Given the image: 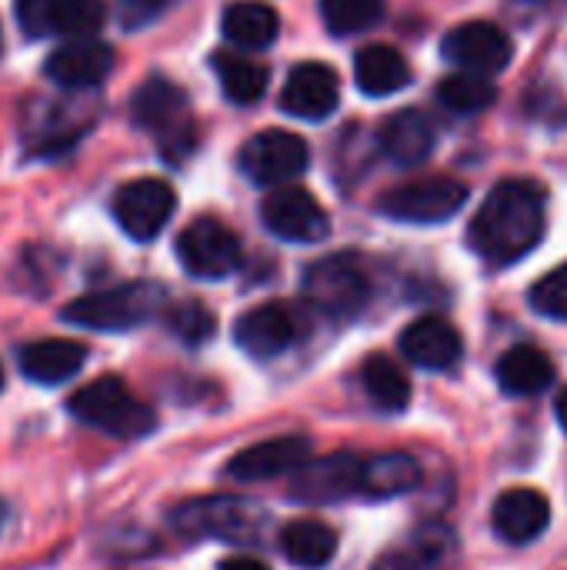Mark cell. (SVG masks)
<instances>
[{
    "mask_svg": "<svg viewBox=\"0 0 567 570\" xmlns=\"http://www.w3.org/2000/svg\"><path fill=\"white\" fill-rule=\"evenodd\" d=\"M545 204L548 197L541 184L525 180V177L501 180L485 197L481 210L475 214L468 227V240L475 254L495 267L528 257L545 237V224H548Z\"/></svg>",
    "mask_w": 567,
    "mask_h": 570,
    "instance_id": "cell-1",
    "label": "cell"
},
{
    "mask_svg": "<svg viewBox=\"0 0 567 570\" xmlns=\"http://www.w3.org/2000/svg\"><path fill=\"white\" fill-rule=\"evenodd\" d=\"M67 411L80 424H87L100 434H110L117 441H137L157 428L154 411L144 401H137L120 377H110V374L74 391L67 401Z\"/></svg>",
    "mask_w": 567,
    "mask_h": 570,
    "instance_id": "cell-2",
    "label": "cell"
},
{
    "mask_svg": "<svg viewBox=\"0 0 567 570\" xmlns=\"http://www.w3.org/2000/svg\"><path fill=\"white\" fill-rule=\"evenodd\" d=\"M167 294L160 284L154 281H130L110 291H97V294H84L77 301H70L60 317L74 327H87V331H134L140 324H147L154 314H160Z\"/></svg>",
    "mask_w": 567,
    "mask_h": 570,
    "instance_id": "cell-3",
    "label": "cell"
},
{
    "mask_svg": "<svg viewBox=\"0 0 567 570\" xmlns=\"http://www.w3.org/2000/svg\"><path fill=\"white\" fill-rule=\"evenodd\" d=\"M267 514L254 501L237 498H201L187 501L170 514V524L184 538H221L234 544H254L267 531Z\"/></svg>",
    "mask_w": 567,
    "mask_h": 570,
    "instance_id": "cell-4",
    "label": "cell"
},
{
    "mask_svg": "<svg viewBox=\"0 0 567 570\" xmlns=\"http://www.w3.org/2000/svg\"><path fill=\"white\" fill-rule=\"evenodd\" d=\"M130 117L137 127L150 130L160 137V147L167 157H184L194 147V127L187 117V94L164 80V77H150L144 80L134 97H130Z\"/></svg>",
    "mask_w": 567,
    "mask_h": 570,
    "instance_id": "cell-5",
    "label": "cell"
},
{
    "mask_svg": "<svg viewBox=\"0 0 567 570\" xmlns=\"http://www.w3.org/2000/svg\"><path fill=\"white\" fill-rule=\"evenodd\" d=\"M468 200V187L448 174L418 177L394 184L378 197V210L391 220L404 224H444L451 220Z\"/></svg>",
    "mask_w": 567,
    "mask_h": 570,
    "instance_id": "cell-6",
    "label": "cell"
},
{
    "mask_svg": "<svg viewBox=\"0 0 567 570\" xmlns=\"http://www.w3.org/2000/svg\"><path fill=\"white\" fill-rule=\"evenodd\" d=\"M307 301L328 317H354L371 301V281L351 254H331L307 267L304 274Z\"/></svg>",
    "mask_w": 567,
    "mask_h": 570,
    "instance_id": "cell-7",
    "label": "cell"
},
{
    "mask_svg": "<svg viewBox=\"0 0 567 570\" xmlns=\"http://www.w3.org/2000/svg\"><path fill=\"white\" fill-rule=\"evenodd\" d=\"M177 261L197 281H221L241 267L244 250L237 234L224 220L197 217L177 234Z\"/></svg>",
    "mask_w": 567,
    "mask_h": 570,
    "instance_id": "cell-8",
    "label": "cell"
},
{
    "mask_svg": "<svg viewBox=\"0 0 567 570\" xmlns=\"http://www.w3.org/2000/svg\"><path fill=\"white\" fill-rule=\"evenodd\" d=\"M261 217L264 227L287 244H317L331 234V217L321 200L294 184L271 187V194L261 200Z\"/></svg>",
    "mask_w": 567,
    "mask_h": 570,
    "instance_id": "cell-9",
    "label": "cell"
},
{
    "mask_svg": "<svg viewBox=\"0 0 567 570\" xmlns=\"http://www.w3.org/2000/svg\"><path fill=\"white\" fill-rule=\"evenodd\" d=\"M311 150L291 130H261L241 150V170L257 187H281L307 170Z\"/></svg>",
    "mask_w": 567,
    "mask_h": 570,
    "instance_id": "cell-10",
    "label": "cell"
},
{
    "mask_svg": "<svg viewBox=\"0 0 567 570\" xmlns=\"http://www.w3.org/2000/svg\"><path fill=\"white\" fill-rule=\"evenodd\" d=\"M174 207H177V197H174L170 184L157 180V177H140V180L124 184L114 194V204H110L114 220L120 224V230L127 237L140 240V244L154 240L167 227Z\"/></svg>",
    "mask_w": 567,
    "mask_h": 570,
    "instance_id": "cell-11",
    "label": "cell"
},
{
    "mask_svg": "<svg viewBox=\"0 0 567 570\" xmlns=\"http://www.w3.org/2000/svg\"><path fill=\"white\" fill-rule=\"evenodd\" d=\"M17 23L27 37H90L107 10L100 0H13Z\"/></svg>",
    "mask_w": 567,
    "mask_h": 570,
    "instance_id": "cell-12",
    "label": "cell"
},
{
    "mask_svg": "<svg viewBox=\"0 0 567 570\" xmlns=\"http://www.w3.org/2000/svg\"><path fill=\"white\" fill-rule=\"evenodd\" d=\"M361 474H364V461L348 451H338L297 468L291 494L304 504H338L361 494Z\"/></svg>",
    "mask_w": 567,
    "mask_h": 570,
    "instance_id": "cell-13",
    "label": "cell"
},
{
    "mask_svg": "<svg viewBox=\"0 0 567 570\" xmlns=\"http://www.w3.org/2000/svg\"><path fill=\"white\" fill-rule=\"evenodd\" d=\"M441 53L458 63L461 70L471 73H498L511 63V40L498 23L488 20H468L461 27H454L444 40H441Z\"/></svg>",
    "mask_w": 567,
    "mask_h": 570,
    "instance_id": "cell-14",
    "label": "cell"
},
{
    "mask_svg": "<svg viewBox=\"0 0 567 570\" xmlns=\"http://www.w3.org/2000/svg\"><path fill=\"white\" fill-rule=\"evenodd\" d=\"M110 70H114V50L94 37H74V40L60 43L43 63L47 80H53L63 90L97 87Z\"/></svg>",
    "mask_w": 567,
    "mask_h": 570,
    "instance_id": "cell-15",
    "label": "cell"
},
{
    "mask_svg": "<svg viewBox=\"0 0 567 570\" xmlns=\"http://www.w3.org/2000/svg\"><path fill=\"white\" fill-rule=\"evenodd\" d=\"M341 100L338 73L328 63H297L281 90V107L301 120H324Z\"/></svg>",
    "mask_w": 567,
    "mask_h": 570,
    "instance_id": "cell-16",
    "label": "cell"
},
{
    "mask_svg": "<svg viewBox=\"0 0 567 570\" xmlns=\"http://www.w3.org/2000/svg\"><path fill=\"white\" fill-rule=\"evenodd\" d=\"M548 521H551V504L541 491L535 488H515V491H505L498 501H495V511H491V524H495V534L505 541V544H531L538 541L545 531H548Z\"/></svg>",
    "mask_w": 567,
    "mask_h": 570,
    "instance_id": "cell-17",
    "label": "cell"
},
{
    "mask_svg": "<svg viewBox=\"0 0 567 570\" xmlns=\"http://www.w3.org/2000/svg\"><path fill=\"white\" fill-rule=\"evenodd\" d=\"M294 337H297V321L284 304H261L247 311L234 327L237 347L254 361H271L284 354L294 344Z\"/></svg>",
    "mask_w": 567,
    "mask_h": 570,
    "instance_id": "cell-18",
    "label": "cell"
},
{
    "mask_svg": "<svg viewBox=\"0 0 567 570\" xmlns=\"http://www.w3.org/2000/svg\"><path fill=\"white\" fill-rule=\"evenodd\" d=\"M311 458V444L304 438H274V441H261L241 454L231 458L227 474L234 481H271V478H284L294 474L297 468H304Z\"/></svg>",
    "mask_w": 567,
    "mask_h": 570,
    "instance_id": "cell-19",
    "label": "cell"
},
{
    "mask_svg": "<svg viewBox=\"0 0 567 570\" xmlns=\"http://www.w3.org/2000/svg\"><path fill=\"white\" fill-rule=\"evenodd\" d=\"M381 154L398 167H421L434 154V124L421 110H398L378 130Z\"/></svg>",
    "mask_w": 567,
    "mask_h": 570,
    "instance_id": "cell-20",
    "label": "cell"
},
{
    "mask_svg": "<svg viewBox=\"0 0 567 570\" xmlns=\"http://www.w3.org/2000/svg\"><path fill=\"white\" fill-rule=\"evenodd\" d=\"M401 351L414 367L448 371L461 361L465 344H461V334L454 331V324H448L444 317H418L411 327H404Z\"/></svg>",
    "mask_w": 567,
    "mask_h": 570,
    "instance_id": "cell-21",
    "label": "cell"
},
{
    "mask_svg": "<svg viewBox=\"0 0 567 570\" xmlns=\"http://www.w3.org/2000/svg\"><path fill=\"white\" fill-rule=\"evenodd\" d=\"M87 361V347L67 337H47V341H33L23 344L17 354L20 374L33 384L43 387H57L63 381H70Z\"/></svg>",
    "mask_w": 567,
    "mask_h": 570,
    "instance_id": "cell-22",
    "label": "cell"
},
{
    "mask_svg": "<svg viewBox=\"0 0 567 570\" xmlns=\"http://www.w3.org/2000/svg\"><path fill=\"white\" fill-rule=\"evenodd\" d=\"M555 374H558L555 361L541 347H531V344L511 347L495 367L498 387L505 394H511V397H538V394H545L555 384Z\"/></svg>",
    "mask_w": 567,
    "mask_h": 570,
    "instance_id": "cell-23",
    "label": "cell"
},
{
    "mask_svg": "<svg viewBox=\"0 0 567 570\" xmlns=\"http://www.w3.org/2000/svg\"><path fill=\"white\" fill-rule=\"evenodd\" d=\"M354 77H358V87L368 97H391V94H398V90H404L411 83V67H408L404 53H398L394 47L371 43V47L358 50Z\"/></svg>",
    "mask_w": 567,
    "mask_h": 570,
    "instance_id": "cell-24",
    "label": "cell"
},
{
    "mask_svg": "<svg viewBox=\"0 0 567 570\" xmlns=\"http://www.w3.org/2000/svg\"><path fill=\"white\" fill-rule=\"evenodd\" d=\"M224 37L231 43H237L241 50H264L277 40V30H281V17L274 7L267 3H257V0H241V3H231L224 10Z\"/></svg>",
    "mask_w": 567,
    "mask_h": 570,
    "instance_id": "cell-25",
    "label": "cell"
},
{
    "mask_svg": "<svg viewBox=\"0 0 567 570\" xmlns=\"http://www.w3.org/2000/svg\"><path fill=\"white\" fill-rule=\"evenodd\" d=\"M421 484V464L404 451H388L364 461L361 494L368 498H401Z\"/></svg>",
    "mask_w": 567,
    "mask_h": 570,
    "instance_id": "cell-26",
    "label": "cell"
},
{
    "mask_svg": "<svg viewBox=\"0 0 567 570\" xmlns=\"http://www.w3.org/2000/svg\"><path fill=\"white\" fill-rule=\"evenodd\" d=\"M281 548L294 568L321 570L338 554V534L324 521H291L281 531Z\"/></svg>",
    "mask_w": 567,
    "mask_h": 570,
    "instance_id": "cell-27",
    "label": "cell"
},
{
    "mask_svg": "<svg viewBox=\"0 0 567 570\" xmlns=\"http://www.w3.org/2000/svg\"><path fill=\"white\" fill-rule=\"evenodd\" d=\"M361 384H364L371 404L388 414H398L411 404V381H408L404 367L398 361H391L388 354H371L364 361Z\"/></svg>",
    "mask_w": 567,
    "mask_h": 570,
    "instance_id": "cell-28",
    "label": "cell"
},
{
    "mask_svg": "<svg viewBox=\"0 0 567 570\" xmlns=\"http://www.w3.org/2000/svg\"><path fill=\"white\" fill-rule=\"evenodd\" d=\"M214 70H217V80L224 87V97L234 100V104H254L264 97L267 90V67L261 60H251L244 53H217L214 57Z\"/></svg>",
    "mask_w": 567,
    "mask_h": 570,
    "instance_id": "cell-29",
    "label": "cell"
},
{
    "mask_svg": "<svg viewBox=\"0 0 567 570\" xmlns=\"http://www.w3.org/2000/svg\"><path fill=\"white\" fill-rule=\"evenodd\" d=\"M495 97H498L495 80H488L485 73H471V70H458L451 77H444L438 87V100L451 114H461V117H475V114L488 110L495 104Z\"/></svg>",
    "mask_w": 567,
    "mask_h": 570,
    "instance_id": "cell-30",
    "label": "cell"
},
{
    "mask_svg": "<svg viewBox=\"0 0 567 570\" xmlns=\"http://www.w3.org/2000/svg\"><path fill=\"white\" fill-rule=\"evenodd\" d=\"M63 104H47V110L37 117V124H30L27 130V147L33 154H57V150H67L84 130H87V120H74L70 114L60 110Z\"/></svg>",
    "mask_w": 567,
    "mask_h": 570,
    "instance_id": "cell-31",
    "label": "cell"
},
{
    "mask_svg": "<svg viewBox=\"0 0 567 570\" xmlns=\"http://www.w3.org/2000/svg\"><path fill=\"white\" fill-rule=\"evenodd\" d=\"M384 13V0H321V17L334 37H351L374 27Z\"/></svg>",
    "mask_w": 567,
    "mask_h": 570,
    "instance_id": "cell-32",
    "label": "cell"
},
{
    "mask_svg": "<svg viewBox=\"0 0 567 570\" xmlns=\"http://www.w3.org/2000/svg\"><path fill=\"white\" fill-rule=\"evenodd\" d=\"M167 327L174 331L177 341H184L190 347H201V344H207L214 337L217 321L201 301H184V304L167 311Z\"/></svg>",
    "mask_w": 567,
    "mask_h": 570,
    "instance_id": "cell-33",
    "label": "cell"
},
{
    "mask_svg": "<svg viewBox=\"0 0 567 570\" xmlns=\"http://www.w3.org/2000/svg\"><path fill=\"white\" fill-rule=\"evenodd\" d=\"M531 307L541 317L551 321H567V264L555 267L531 287Z\"/></svg>",
    "mask_w": 567,
    "mask_h": 570,
    "instance_id": "cell-34",
    "label": "cell"
},
{
    "mask_svg": "<svg viewBox=\"0 0 567 570\" xmlns=\"http://www.w3.org/2000/svg\"><path fill=\"white\" fill-rule=\"evenodd\" d=\"M428 564V554L424 551H414V548H398V551H388L374 570H424Z\"/></svg>",
    "mask_w": 567,
    "mask_h": 570,
    "instance_id": "cell-35",
    "label": "cell"
},
{
    "mask_svg": "<svg viewBox=\"0 0 567 570\" xmlns=\"http://www.w3.org/2000/svg\"><path fill=\"white\" fill-rule=\"evenodd\" d=\"M221 570H271L264 561H257V558H227L224 564H221Z\"/></svg>",
    "mask_w": 567,
    "mask_h": 570,
    "instance_id": "cell-36",
    "label": "cell"
},
{
    "mask_svg": "<svg viewBox=\"0 0 567 570\" xmlns=\"http://www.w3.org/2000/svg\"><path fill=\"white\" fill-rule=\"evenodd\" d=\"M558 421H561V428H565L567 434V387L561 391V397H558Z\"/></svg>",
    "mask_w": 567,
    "mask_h": 570,
    "instance_id": "cell-37",
    "label": "cell"
},
{
    "mask_svg": "<svg viewBox=\"0 0 567 570\" xmlns=\"http://www.w3.org/2000/svg\"><path fill=\"white\" fill-rule=\"evenodd\" d=\"M0 387H3V371H0Z\"/></svg>",
    "mask_w": 567,
    "mask_h": 570,
    "instance_id": "cell-38",
    "label": "cell"
},
{
    "mask_svg": "<svg viewBox=\"0 0 567 570\" xmlns=\"http://www.w3.org/2000/svg\"><path fill=\"white\" fill-rule=\"evenodd\" d=\"M0 524H3V508H0Z\"/></svg>",
    "mask_w": 567,
    "mask_h": 570,
    "instance_id": "cell-39",
    "label": "cell"
}]
</instances>
